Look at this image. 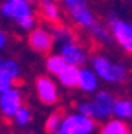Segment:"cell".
<instances>
[{
	"mask_svg": "<svg viewBox=\"0 0 132 134\" xmlns=\"http://www.w3.org/2000/svg\"><path fill=\"white\" fill-rule=\"evenodd\" d=\"M2 13L7 18H11L22 29H30L34 26V14L27 0H7L2 5Z\"/></svg>",
	"mask_w": 132,
	"mask_h": 134,
	"instance_id": "obj_1",
	"label": "cell"
},
{
	"mask_svg": "<svg viewBox=\"0 0 132 134\" xmlns=\"http://www.w3.org/2000/svg\"><path fill=\"white\" fill-rule=\"evenodd\" d=\"M95 129L94 118L83 113H73L64 116L59 132L62 134H89Z\"/></svg>",
	"mask_w": 132,
	"mask_h": 134,
	"instance_id": "obj_2",
	"label": "cell"
},
{
	"mask_svg": "<svg viewBox=\"0 0 132 134\" xmlns=\"http://www.w3.org/2000/svg\"><path fill=\"white\" fill-rule=\"evenodd\" d=\"M94 70L97 72V75H100L104 80L107 81H113V83H121L126 80L127 72L123 65L118 64H111L107 58L104 56H97L94 58Z\"/></svg>",
	"mask_w": 132,
	"mask_h": 134,
	"instance_id": "obj_3",
	"label": "cell"
},
{
	"mask_svg": "<svg viewBox=\"0 0 132 134\" xmlns=\"http://www.w3.org/2000/svg\"><path fill=\"white\" fill-rule=\"evenodd\" d=\"M108 23H110L111 32H113V37L118 40V43L127 53H132V24L119 21L115 16H110Z\"/></svg>",
	"mask_w": 132,
	"mask_h": 134,
	"instance_id": "obj_4",
	"label": "cell"
},
{
	"mask_svg": "<svg viewBox=\"0 0 132 134\" xmlns=\"http://www.w3.org/2000/svg\"><path fill=\"white\" fill-rule=\"evenodd\" d=\"M35 88H37V94L38 99L46 105H53L57 100V88L54 85V81L49 77H38L35 80Z\"/></svg>",
	"mask_w": 132,
	"mask_h": 134,
	"instance_id": "obj_5",
	"label": "cell"
},
{
	"mask_svg": "<svg viewBox=\"0 0 132 134\" xmlns=\"http://www.w3.org/2000/svg\"><path fill=\"white\" fill-rule=\"evenodd\" d=\"M29 45L37 53H49V49L53 48V35L48 30L37 27L29 34Z\"/></svg>",
	"mask_w": 132,
	"mask_h": 134,
	"instance_id": "obj_6",
	"label": "cell"
},
{
	"mask_svg": "<svg viewBox=\"0 0 132 134\" xmlns=\"http://www.w3.org/2000/svg\"><path fill=\"white\" fill-rule=\"evenodd\" d=\"M22 105L21 102V94L18 90H7L0 96V109H2L5 116H14V113L19 110Z\"/></svg>",
	"mask_w": 132,
	"mask_h": 134,
	"instance_id": "obj_7",
	"label": "cell"
},
{
	"mask_svg": "<svg viewBox=\"0 0 132 134\" xmlns=\"http://www.w3.org/2000/svg\"><path fill=\"white\" fill-rule=\"evenodd\" d=\"M69 13L72 16V19L78 24V26H85L88 27L94 19H92V14L86 5L85 0H76L72 5H69Z\"/></svg>",
	"mask_w": 132,
	"mask_h": 134,
	"instance_id": "obj_8",
	"label": "cell"
},
{
	"mask_svg": "<svg viewBox=\"0 0 132 134\" xmlns=\"http://www.w3.org/2000/svg\"><path fill=\"white\" fill-rule=\"evenodd\" d=\"M62 56L65 58V61L69 64H73V65H85L86 64V53L76 42L64 43Z\"/></svg>",
	"mask_w": 132,
	"mask_h": 134,
	"instance_id": "obj_9",
	"label": "cell"
},
{
	"mask_svg": "<svg viewBox=\"0 0 132 134\" xmlns=\"http://www.w3.org/2000/svg\"><path fill=\"white\" fill-rule=\"evenodd\" d=\"M94 104L97 105L99 112H100V115H102V118L115 113V104L116 102H115V97L110 93H99L94 97Z\"/></svg>",
	"mask_w": 132,
	"mask_h": 134,
	"instance_id": "obj_10",
	"label": "cell"
},
{
	"mask_svg": "<svg viewBox=\"0 0 132 134\" xmlns=\"http://www.w3.org/2000/svg\"><path fill=\"white\" fill-rule=\"evenodd\" d=\"M38 8H40V16L43 19L53 24L59 23V7L54 0H41L38 3Z\"/></svg>",
	"mask_w": 132,
	"mask_h": 134,
	"instance_id": "obj_11",
	"label": "cell"
},
{
	"mask_svg": "<svg viewBox=\"0 0 132 134\" xmlns=\"http://www.w3.org/2000/svg\"><path fill=\"white\" fill-rule=\"evenodd\" d=\"M80 72L78 70V65H73V64H67V67L57 75L61 83L67 88H73V86H78V81H80Z\"/></svg>",
	"mask_w": 132,
	"mask_h": 134,
	"instance_id": "obj_12",
	"label": "cell"
},
{
	"mask_svg": "<svg viewBox=\"0 0 132 134\" xmlns=\"http://www.w3.org/2000/svg\"><path fill=\"white\" fill-rule=\"evenodd\" d=\"M78 86L83 90V91H94L97 88V78L91 70H81L80 72V81H78Z\"/></svg>",
	"mask_w": 132,
	"mask_h": 134,
	"instance_id": "obj_13",
	"label": "cell"
},
{
	"mask_svg": "<svg viewBox=\"0 0 132 134\" xmlns=\"http://www.w3.org/2000/svg\"><path fill=\"white\" fill-rule=\"evenodd\" d=\"M67 61H65V58L61 54V56H49L48 61H46V69L49 74H53V75H59L65 67H67Z\"/></svg>",
	"mask_w": 132,
	"mask_h": 134,
	"instance_id": "obj_14",
	"label": "cell"
},
{
	"mask_svg": "<svg viewBox=\"0 0 132 134\" xmlns=\"http://www.w3.org/2000/svg\"><path fill=\"white\" fill-rule=\"evenodd\" d=\"M100 132L102 134H127V132H130V129L121 120H110L108 123L104 125Z\"/></svg>",
	"mask_w": 132,
	"mask_h": 134,
	"instance_id": "obj_15",
	"label": "cell"
},
{
	"mask_svg": "<svg viewBox=\"0 0 132 134\" xmlns=\"http://www.w3.org/2000/svg\"><path fill=\"white\" fill-rule=\"evenodd\" d=\"M53 35L62 42V43H70V42H76V37L72 34V30H69L64 24L57 23V24H53Z\"/></svg>",
	"mask_w": 132,
	"mask_h": 134,
	"instance_id": "obj_16",
	"label": "cell"
},
{
	"mask_svg": "<svg viewBox=\"0 0 132 134\" xmlns=\"http://www.w3.org/2000/svg\"><path fill=\"white\" fill-rule=\"evenodd\" d=\"M88 29H89V32H91V35L94 37V40H99V42H102V43H108V42H110V35H108L107 29H105L102 24L92 21V23L88 26Z\"/></svg>",
	"mask_w": 132,
	"mask_h": 134,
	"instance_id": "obj_17",
	"label": "cell"
},
{
	"mask_svg": "<svg viewBox=\"0 0 132 134\" xmlns=\"http://www.w3.org/2000/svg\"><path fill=\"white\" fill-rule=\"evenodd\" d=\"M64 120V110H56L49 118L46 120V126H45V131L46 132H59V128H61V123Z\"/></svg>",
	"mask_w": 132,
	"mask_h": 134,
	"instance_id": "obj_18",
	"label": "cell"
},
{
	"mask_svg": "<svg viewBox=\"0 0 132 134\" xmlns=\"http://www.w3.org/2000/svg\"><path fill=\"white\" fill-rule=\"evenodd\" d=\"M115 113L119 118H130L132 116V102L130 100H116V104H115Z\"/></svg>",
	"mask_w": 132,
	"mask_h": 134,
	"instance_id": "obj_19",
	"label": "cell"
},
{
	"mask_svg": "<svg viewBox=\"0 0 132 134\" xmlns=\"http://www.w3.org/2000/svg\"><path fill=\"white\" fill-rule=\"evenodd\" d=\"M78 112H80V113H83V115H88V116H91V118H94V120L102 118L100 112H99V109H97V105H95L94 102L80 104V105H78Z\"/></svg>",
	"mask_w": 132,
	"mask_h": 134,
	"instance_id": "obj_20",
	"label": "cell"
},
{
	"mask_svg": "<svg viewBox=\"0 0 132 134\" xmlns=\"http://www.w3.org/2000/svg\"><path fill=\"white\" fill-rule=\"evenodd\" d=\"M30 118H32V116H30V110L27 107H24V105H21L19 110L14 113V123L18 125V126H21V128H24L26 125H29Z\"/></svg>",
	"mask_w": 132,
	"mask_h": 134,
	"instance_id": "obj_21",
	"label": "cell"
},
{
	"mask_svg": "<svg viewBox=\"0 0 132 134\" xmlns=\"http://www.w3.org/2000/svg\"><path fill=\"white\" fill-rule=\"evenodd\" d=\"M14 81H16V77H14V75H11V74H10L8 70H5V69H0V93L10 90Z\"/></svg>",
	"mask_w": 132,
	"mask_h": 134,
	"instance_id": "obj_22",
	"label": "cell"
},
{
	"mask_svg": "<svg viewBox=\"0 0 132 134\" xmlns=\"http://www.w3.org/2000/svg\"><path fill=\"white\" fill-rule=\"evenodd\" d=\"M7 43V37H5V34L3 32H0V49H2Z\"/></svg>",
	"mask_w": 132,
	"mask_h": 134,
	"instance_id": "obj_23",
	"label": "cell"
},
{
	"mask_svg": "<svg viewBox=\"0 0 132 134\" xmlns=\"http://www.w3.org/2000/svg\"><path fill=\"white\" fill-rule=\"evenodd\" d=\"M73 2H76V0H64V3H65V5H67V7H69V5H72Z\"/></svg>",
	"mask_w": 132,
	"mask_h": 134,
	"instance_id": "obj_24",
	"label": "cell"
},
{
	"mask_svg": "<svg viewBox=\"0 0 132 134\" xmlns=\"http://www.w3.org/2000/svg\"><path fill=\"white\" fill-rule=\"evenodd\" d=\"M27 2H29V3H35V2H37V0H27Z\"/></svg>",
	"mask_w": 132,
	"mask_h": 134,
	"instance_id": "obj_25",
	"label": "cell"
},
{
	"mask_svg": "<svg viewBox=\"0 0 132 134\" xmlns=\"http://www.w3.org/2000/svg\"><path fill=\"white\" fill-rule=\"evenodd\" d=\"M2 64H3V61H2V59H0V69H2Z\"/></svg>",
	"mask_w": 132,
	"mask_h": 134,
	"instance_id": "obj_26",
	"label": "cell"
},
{
	"mask_svg": "<svg viewBox=\"0 0 132 134\" xmlns=\"http://www.w3.org/2000/svg\"><path fill=\"white\" fill-rule=\"evenodd\" d=\"M130 131H132V129H130Z\"/></svg>",
	"mask_w": 132,
	"mask_h": 134,
	"instance_id": "obj_27",
	"label": "cell"
}]
</instances>
